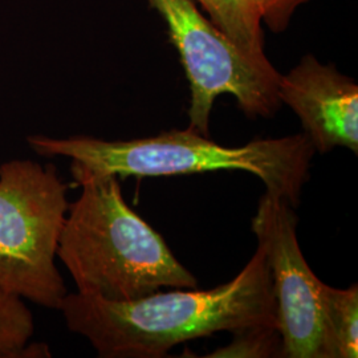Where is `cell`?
<instances>
[{"label": "cell", "mask_w": 358, "mask_h": 358, "mask_svg": "<svg viewBox=\"0 0 358 358\" xmlns=\"http://www.w3.org/2000/svg\"><path fill=\"white\" fill-rule=\"evenodd\" d=\"M60 312L72 333L103 358L166 357L170 349L214 333L276 325V303L263 248L231 282L207 291L173 288L133 301L68 294Z\"/></svg>", "instance_id": "1"}, {"label": "cell", "mask_w": 358, "mask_h": 358, "mask_svg": "<svg viewBox=\"0 0 358 358\" xmlns=\"http://www.w3.org/2000/svg\"><path fill=\"white\" fill-rule=\"evenodd\" d=\"M71 171L81 194L69 203L57 257L78 294L133 301L161 289L196 288L162 235L129 207L115 176Z\"/></svg>", "instance_id": "2"}, {"label": "cell", "mask_w": 358, "mask_h": 358, "mask_svg": "<svg viewBox=\"0 0 358 358\" xmlns=\"http://www.w3.org/2000/svg\"><path fill=\"white\" fill-rule=\"evenodd\" d=\"M29 148L43 157H66L71 170L94 176L171 177L213 171H244L260 179L268 194L291 206L300 203L315 149L304 133L282 138H256L229 148L192 129H173L154 137L106 141L90 136L53 138L29 136Z\"/></svg>", "instance_id": "3"}, {"label": "cell", "mask_w": 358, "mask_h": 358, "mask_svg": "<svg viewBox=\"0 0 358 358\" xmlns=\"http://www.w3.org/2000/svg\"><path fill=\"white\" fill-rule=\"evenodd\" d=\"M68 189L52 164L0 165V289L52 310H60L68 294L55 263Z\"/></svg>", "instance_id": "4"}, {"label": "cell", "mask_w": 358, "mask_h": 358, "mask_svg": "<svg viewBox=\"0 0 358 358\" xmlns=\"http://www.w3.org/2000/svg\"><path fill=\"white\" fill-rule=\"evenodd\" d=\"M166 23L190 85L189 129L208 137L217 97L230 94L244 115L268 118L280 108V73L269 60L245 55L194 0H148Z\"/></svg>", "instance_id": "5"}, {"label": "cell", "mask_w": 358, "mask_h": 358, "mask_svg": "<svg viewBox=\"0 0 358 358\" xmlns=\"http://www.w3.org/2000/svg\"><path fill=\"white\" fill-rule=\"evenodd\" d=\"M294 206L266 192L251 229L268 264L284 358H338L329 331L324 288L297 242Z\"/></svg>", "instance_id": "6"}, {"label": "cell", "mask_w": 358, "mask_h": 358, "mask_svg": "<svg viewBox=\"0 0 358 358\" xmlns=\"http://www.w3.org/2000/svg\"><path fill=\"white\" fill-rule=\"evenodd\" d=\"M278 94L299 117L315 152L345 148L358 153V85L334 65L304 56L280 75Z\"/></svg>", "instance_id": "7"}, {"label": "cell", "mask_w": 358, "mask_h": 358, "mask_svg": "<svg viewBox=\"0 0 358 358\" xmlns=\"http://www.w3.org/2000/svg\"><path fill=\"white\" fill-rule=\"evenodd\" d=\"M210 20L252 59L266 62L262 20L251 0H194Z\"/></svg>", "instance_id": "8"}, {"label": "cell", "mask_w": 358, "mask_h": 358, "mask_svg": "<svg viewBox=\"0 0 358 358\" xmlns=\"http://www.w3.org/2000/svg\"><path fill=\"white\" fill-rule=\"evenodd\" d=\"M34 315L23 299L0 289V358L51 357L47 344L32 343Z\"/></svg>", "instance_id": "9"}, {"label": "cell", "mask_w": 358, "mask_h": 358, "mask_svg": "<svg viewBox=\"0 0 358 358\" xmlns=\"http://www.w3.org/2000/svg\"><path fill=\"white\" fill-rule=\"evenodd\" d=\"M325 315L338 358L358 356V287L324 288Z\"/></svg>", "instance_id": "10"}, {"label": "cell", "mask_w": 358, "mask_h": 358, "mask_svg": "<svg viewBox=\"0 0 358 358\" xmlns=\"http://www.w3.org/2000/svg\"><path fill=\"white\" fill-rule=\"evenodd\" d=\"M230 344L222 346L207 358L282 357V334L276 325H252L232 333Z\"/></svg>", "instance_id": "11"}, {"label": "cell", "mask_w": 358, "mask_h": 358, "mask_svg": "<svg viewBox=\"0 0 358 358\" xmlns=\"http://www.w3.org/2000/svg\"><path fill=\"white\" fill-rule=\"evenodd\" d=\"M260 16L262 23L267 24L275 34H280L289 26L291 19L299 7L309 0H251Z\"/></svg>", "instance_id": "12"}]
</instances>
